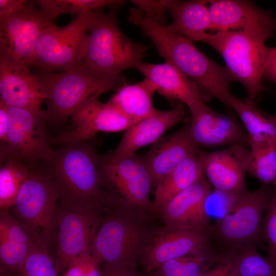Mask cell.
Here are the masks:
<instances>
[{"mask_svg":"<svg viewBox=\"0 0 276 276\" xmlns=\"http://www.w3.org/2000/svg\"><path fill=\"white\" fill-rule=\"evenodd\" d=\"M128 21L152 41L159 55L200 87L227 107L233 78L226 67L202 53L191 39L168 26L147 16L137 8L129 10Z\"/></svg>","mask_w":276,"mask_h":276,"instance_id":"6da1fadb","label":"cell"},{"mask_svg":"<svg viewBox=\"0 0 276 276\" xmlns=\"http://www.w3.org/2000/svg\"><path fill=\"white\" fill-rule=\"evenodd\" d=\"M46 165L60 202L97 208L109 203L101 156L87 142L61 146Z\"/></svg>","mask_w":276,"mask_h":276,"instance_id":"7a4b0ae2","label":"cell"},{"mask_svg":"<svg viewBox=\"0 0 276 276\" xmlns=\"http://www.w3.org/2000/svg\"><path fill=\"white\" fill-rule=\"evenodd\" d=\"M45 95L47 108L39 117L45 123L61 125L89 99L116 91L126 81L120 75L79 66L61 73L38 74Z\"/></svg>","mask_w":276,"mask_h":276,"instance_id":"3957f363","label":"cell"},{"mask_svg":"<svg viewBox=\"0 0 276 276\" xmlns=\"http://www.w3.org/2000/svg\"><path fill=\"white\" fill-rule=\"evenodd\" d=\"M275 32L269 30H227L207 33L201 42L218 52L234 80L240 82L255 101L265 89L262 80L266 56V41Z\"/></svg>","mask_w":276,"mask_h":276,"instance_id":"277c9868","label":"cell"},{"mask_svg":"<svg viewBox=\"0 0 276 276\" xmlns=\"http://www.w3.org/2000/svg\"><path fill=\"white\" fill-rule=\"evenodd\" d=\"M149 47L132 41L122 32L116 11L100 13L89 30L80 66L120 75L136 68Z\"/></svg>","mask_w":276,"mask_h":276,"instance_id":"5b68a950","label":"cell"},{"mask_svg":"<svg viewBox=\"0 0 276 276\" xmlns=\"http://www.w3.org/2000/svg\"><path fill=\"white\" fill-rule=\"evenodd\" d=\"M100 13L98 11L82 13L65 26L53 23L47 27L37 43L29 67L51 72L80 66L89 30Z\"/></svg>","mask_w":276,"mask_h":276,"instance_id":"8992f818","label":"cell"},{"mask_svg":"<svg viewBox=\"0 0 276 276\" xmlns=\"http://www.w3.org/2000/svg\"><path fill=\"white\" fill-rule=\"evenodd\" d=\"M273 195V187L265 185L240 195L232 210L212 224V241L223 249L237 250L249 245L258 247L263 242V218Z\"/></svg>","mask_w":276,"mask_h":276,"instance_id":"52a82bcc","label":"cell"},{"mask_svg":"<svg viewBox=\"0 0 276 276\" xmlns=\"http://www.w3.org/2000/svg\"><path fill=\"white\" fill-rule=\"evenodd\" d=\"M106 192L118 204L153 209L150 200L152 177L143 156L136 153L101 156Z\"/></svg>","mask_w":276,"mask_h":276,"instance_id":"ba28073f","label":"cell"},{"mask_svg":"<svg viewBox=\"0 0 276 276\" xmlns=\"http://www.w3.org/2000/svg\"><path fill=\"white\" fill-rule=\"evenodd\" d=\"M58 202L46 169L32 166L12 208L15 217L48 246L54 235Z\"/></svg>","mask_w":276,"mask_h":276,"instance_id":"9c48e42d","label":"cell"},{"mask_svg":"<svg viewBox=\"0 0 276 276\" xmlns=\"http://www.w3.org/2000/svg\"><path fill=\"white\" fill-rule=\"evenodd\" d=\"M148 240L142 223L128 215L117 213L107 217L98 228L90 252L100 263L135 266Z\"/></svg>","mask_w":276,"mask_h":276,"instance_id":"30bf717a","label":"cell"},{"mask_svg":"<svg viewBox=\"0 0 276 276\" xmlns=\"http://www.w3.org/2000/svg\"><path fill=\"white\" fill-rule=\"evenodd\" d=\"M99 209L61 202L58 204L54 227L57 233L54 262L58 274L65 272L72 259L90 251L98 229L96 211Z\"/></svg>","mask_w":276,"mask_h":276,"instance_id":"8fae6325","label":"cell"},{"mask_svg":"<svg viewBox=\"0 0 276 276\" xmlns=\"http://www.w3.org/2000/svg\"><path fill=\"white\" fill-rule=\"evenodd\" d=\"M54 20L37 1H28L18 13L0 22V59L29 67L42 32Z\"/></svg>","mask_w":276,"mask_h":276,"instance_id":"7c38bea8","label":"cell"},{"mask_svg":"<svg viewBox=\"0 0 276 276\" xmlns=\"http://www.w3.org/2000/svg\"><path fill=\"white\" fill-rule=\"evenodd\" d=\"M8 111L7 142L1 145V158L11 156L32 166L37 162L49 163L55 150L48 139L45 123L39 114L9 106Z\"/></svg>","mask_w":276,"mask_h":276,"instance_id":"4fadbf2b","label":"cell"},{"mask_svg":"<svg viewBox=\"0 0 276 276\" xmlns=\"http://www.w3.org/2000/svg\"><path fill=\"white\" fill-rule=\"evenodd\" d=\"M68 128L50 141L63 146L86 142L99 132H116L126 130L136 123L122 114L108 101L102 103L99 97L91 98L71 114Z\"/></svg>","mask_w":276,"mask_h":276,"instance_id":"5bb4252c","label":"cell"},{"mask_svg":"<svg viewBox=\"0 0 276 276\" xmlns=\"http://www.w3.org/2000/svg\"><path fill=\"white\" fill-rule=\"evenodd\" d=\"M188 108L190 132L198 147H229L247 143L246 131L232 117L214 110L204 101Z\"/></svg>","mask_w":276,"mask_h":276,"instance_id":"9a60e30c","label":"cell"},{"mask_svg":"<svg viewBox=\"0 0 276 276\" xmlns=\"http://www.w3.org/2000/svg\"><path fill=\"white\" fill-rule=\"evenodd\" d=\"M204 177L214 189L242 194L247 192V173L250 150L236 145L217 151L201 152Z\"/></svg>","mask_w":276,"mask_h":276,"instance_id":"2e32d148","label":"cell"},{"mask_svg":"<svg viewBox=\"0 0 276 276\" xmlns=\"http://www.w3.org/2000/svg\"><path fill=\"white\" fill-rule=\"evenodd\" d=\"M211 189L203 177L170 200L159 211L168 228L210 232L204 202Z\"/></svg>","mask_w":276,"mask_h":276,"instance_id":"e0dca14e","label":"cell"},{"mask_svg":"<svg viewBox=\"0 0 276 276\" xmlns=\"http://www.w3.org/2000/svg\"><path fill=\"white\" fill-rule=\"evenodd\" d=\"M28 66L0 59V100L39 115L45 95L38 74Z\"/></svg>","mask_w":276,"mask_h":276,"instance_id":"ac0fdd59","label":"cell"},{"mask_svg":"<svg viewBox=\"0 0 276 276\" xmlns=\"http://www.w3.org/2000/svg\"><path fill=\"white\" fill-rule=\"evenodd\" d=\"M210 232L168 229L148 244L142 256L148 272L165 262L212 247Z\"/></svg>","mask_w":276,"mask_h":276,"instance_id":"d6986e66","label":"cell"},{"mask_svg":"<svg viewBox=\"0 0 276 276\" xmlns=\"http://www.w3.org/2000/svg\"><path fill=\"white\" fill-rule=\"evenodd\" d=\"M212 30H269L276 32V18L253 3L242 0H208Z\"/></svg>","mask_w":276,"mask_h":276,"instance_id":"ffe728a7","label":"cell"},{"mask_svg":"<svg viewBox=\"0 0 276 276\" xmlns=\"http://www.w3.org/2000/svg\"><path fill=\"white\" fill-rule=\"evenodd\" d=\"M198 150L188 123L177 131L152 144L143 156L156 185L182 161Z\"/></svg>","mask_w":276,"mask_h":276,"instance_id":"44dd1931","label":"cell"},{"mask_svg":"<svg viewBox=\"0 0 276 276\" xmlns=\"http://www.w3.org/2000/svg\"><path fill=\"white\" fill-rule=\"evenodd\" d=\"M8 211H1V276H17L34 246L39 242Z\"/></svg>","mask_w":276,"mask_h":276,"instance_id":"7402d4cb","label":"cell"},{"mask_svg":"<svg viewBox=\"0 0 276 276\" xmlns=\"http://www.w3.org/2000/svg\"><path fill=\"white\" fill-rule=\"evenodd\" d=\"M185 115V109L182 103L167 110L156 109L127 129L112 153L118 155L136 153L140 148L152 145L162 137L169 128L182 121Z\"/></svg>","mask_w":276,"mask_h":276,"instance_id":"603a6c76","label":"cell"},{"mask_svg":"<svg viewBox=\"0 0 276 276\" xmlns=\"http://www.w3.org/2000/svg\"><path fill=\"white\" fill-rule=\"evenodd\" d=\"M136 69L154 84L156 91L168 100L179 102L188 107L203 101L199 86L168 62L153 64L142 61Z\"/></svg>","mask_w":276,"mask_h":276,"instance_id":"cb8c5ba5","label":"cell"},{"mask_svg":"<svg viewBox=\"0 0 276 276\" xmlns=\"http://www.w3.org/2000/svg\"><path fill=\"white\" fill-rule=\"evenodd\" d=\"M163 1L172 18L169 26L175 32L191 40L200 41L206 31L212 30L208 0Z\"/></svg>","mask_w":276,"mask_h":276,"instance_id":"d4e9b609","label":"cell"},{"mask_svg":"<svg viewBox=\"0 0 276 276\" xmlns=\"http://www.w3.org/2000/svg\"><path fill=\"white\" fill-rule=\"evenodd\" d=\"M199 150L177 166L155 185L153 210L159 211L173 197L197 182L203 175Z\"/></svg>","mask_w":276,"mask_h":276,"instance_id":"484cf974","label":"cell"},{"mask_svg":"<svg viewBox=\"0 0 276 276\" xmlns=\"http://www.w3.org/2000/svg\"><path fill=\"white\" fill-rule=\"evenodd\" d=\"M227 107L239 116L247 135L249 147L276 145V128L255 101L247 98L239 99L231 94Z\"/></svg>","mask_w":276,"mask_h":276,"instance_id":"4316f807","label":"cell"},{"mask_svg":"<svg viewBox=\"0 0 276 276\" xmlns=\"http://www.w3.org/2000/svg\"><path fill=\"white\" fill-rule=\"evenodd\" d=\"M155 86L148 79L133 84L125 83L108 101L127 118L137 122L152 114L156 109L153 97Z\"/></svg>","mask_w":276,"mask_h":276,"instance_id":"83f0119b","label":"cell"},{"mask_svg":"<svg viewBox=\"0 0 276 276\" xmlns=\"http://www.w3.org/2000/svg\"><path fill=\"white\" fill-rule=\"evenodd\" d=\"M0 208L8 211L16 200L32 166L11 156L1 158Z\"/></svg>","mask_w":276,"mask_h":276,"instance_id":"f1b7e54d","label":"cell"},{"mask_svg":"<svg viewBox=\"0 0 276 276\" xmlns=\"http://www.w3.org/2000/svg\"><path fill=\"white\" fill-rule=\"evenodd\" d=\"M39 6L51 18L62 14H80L97 11L107 6H122L124 1L118 0H38Z\"/></svg>","mask_w":276,"mask_h":276,"instance_id":"f546056e","label":"cell"},{"mask_svg":"<svg viewBox=\"0 0 276 276\" xmlns=\"http://www.w3.org/2000/svg\"><path fill=\"white\" fill-rule=\"evenodd\" d=\"M247 173L262 185L276 186V145L250 147Z\"/></svg>","mask_w":276,"mask_h":276,"instance_id":"4dcf8cb0","label":"cell"},{"mask_svg":"<svg viewBox=\"0 0 276 276\" xmlns=\"http://www.w3.org/2000/svg\"><path fill=\"white\" fill-rule=\"evenodd\" d=\"M216 251H204L169 260L157 269L155 276H196Z\"/></svg>","mask_w":276,"mask_h":276,"instance_id":"1f68e13d","label":"cell"},{"mask_svg":"<svg viewBox=\"0 0 276 276\" xmlns=\"http://www.w3.org/2000/svg\"><path fill=\"white\" fill-rule=\"evenodd\" d=\"M257 247L249 245L237 250L238 276H276V266Z\"/></svg>","mask_w":276,"mask_h":276,"instance_id":"d6a6232c","label":"cell"},{"mask_svg":"<svg viewBox=\"0 0 276 276\" xmlns=\"http://www.w3.org/2000/svg\"><path fill=\"white\" fill-rule=\"evenodd\" d=\"M54 260L45 244L37 242L22 264L17 276H57Z\"/></svg>","mask_w":276,"mask_h":276,"instance_id":"836d02e7","label":"cell"},{"mask_svg":"<svg viewBox=\"0 0 276 276\" xmlns=\"http://www.w3.org/2000/svg\"><path fill=\"white\" fill-rule=\"evenodd\" d=\"M196 276H238L237 250L216 251Z\"/></svg>","mask_w":276,"mask_h":276,"instance_id":"e575fe53","label":"cell"},{"mask_svg":"<svg viewBox=\"0 0 276 276\" xmlns=\"http://www.w3.org/2000/svg\"><path fill=\"white\" fill-rule=\"evenodd\" d=\"M242 194L212 189L204 202L205 211L210 221L212 219L215 222L223 218L232 210Z\"/></svg>","mask_w":276,"mask_h":276,"instance_id":"d590c367","label":"cell"},{"mask_svg":"<svg viewBox=\"0 0 276 276\" xmlns=\"http://www.w3.org/2000/svg\"><path fill=\"white\" fill-rule=\"evenodd\" d=\"M273 195L264 214L262 237L267 245L268 259L276 266V186Z\"/></svg>","mask_w":276,"mask_h":276,"instance_id":"8d00e7d4","label":"cell"},{"mask_svg":"<svg viewBox=\"0 0 276 276\" xmlns=\"http://www.w3.org/2000/svg\"><path fill=\"white\" fill-rule=\"evenodd\" d=\"M131 2L136 6L137 9L147 16L160 24L164 25L168 11L164 5L163 0H133Z\"/></svg>","mask_w":276,"mask_h":276,"instance_id":"74e56055","label":"cell"},{"mask_svg":"<svg viewBox=\"0 0 276 276\" xmlns=\"http://www.w3.org/2000/svg\"><path fill=\"white\" fill-rule=\"evenodd\" d=\"M26 0H0V22L21 11L26 5Z\"/></svg>","mask_w":276,"mask_h":276,"instance_id":"f35d334b","label":"cell"},{"mask_svg":"<svg viewBox=\"0 0 276 276\" xmlns=\"http://www.w3.org/2000/svg\"><path fill=\"white\" fill-rule=\"evenodd\" d=\"M135 267L123 264H104L102 276H137Z\"/></svg>","mask_w":276,"mask_h":276,"instance_id":"ab89813d","label":"cell"},{"mask_svg":"<svg viewBox=\"0 0 276 276\" xmlns=\"http://www.w3.org/2000/svg\"><path fill=\"white\" fill-rule=\"evenodd\" d=\"M263 78L276 84V47H267Z\"/></svg>","mask_w":276,"mask_h":276,"instance_id":"60d3db41","label":"cell"},{"mask_svg":"<svg viewBox=\"0 0 276 276\" xmlns=\"http://www.w3.org/2000/svg\"><path fill=\"white\" fill-rule=\"evenodd\" d=\"M90 251L72 259L62 276H84L86 256Z\"/></svg>","mask_w":276,"mask_h":276,"instance_id":"b9f144b4","label":"cell"},{"mask_svg":"<svg viewBox=\"0 0 276 276\" xmlns=\"http://www.w3.org/2000/svg\"><path fill=\"white\" fill-rule=\"evenodd\" d=\"M8 109V106L0 100V140L2 144L7 142L9 126Z\"/></svg>","mask_w":276,"mask_h":276,"instance_id":"7bdbcfd3","label":"cell"},{"mask_svg":"<svg viewBox=\"0 0 276 276\" xmlns=\"http://www.w3.org/2000/svg\"><path fill=\"white\" fill-rule=\"evenodd\" d=\"M101 263L89 252L86 256V267L84 276H102Z\"/></svg>","mask_w":276,"mask_h":276,"instance_id":"ee69618b","label":"cell"},{"mask_svg":"<svg viewBox=\"0 0 276 276\" xmlns=\"http://www.w3.org/2000/svg\"><path fill=\"white\" fill-rule=\"evenodd\" d=\"M267 116L270 122L276 128V113L274 114H269L267 113Z\"/></svg>","mask_w":276,"mask_h":276,"instance_id":"f6af8a7d","label":"cell"},{"mask_svg":"<svg viewBox=\"0 0 276 276\" xmlns=\"http://www.w3.org/2000/svg\"><path fill=\"white\" fill-rule=\"evenodd\" d=\"M137 276H142V275H138V274H137Z\"/></svg>","mask_w":276,"mask_h":276,"instance_id":"bcb514c9","label":"cell"}]
</instances>
